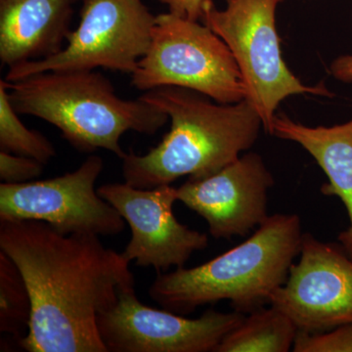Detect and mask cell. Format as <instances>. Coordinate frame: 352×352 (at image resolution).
Wrapping results in <instances>:
<instances>
[{"label":"cell","mask_w":352,"mask_h":352,"mask_svg":"<svg viewBox=\"0 0 352 352\" xmlns=\"http://www.w3.org/2000/svg\"><path fill=\"white\" fill-rule=\"evenodd\" d=\"M0 250L24 278L32 302L29 330L19 340L29 352H108L99 315L134 288L122 252L99 236L64 235L38 220H0Z\"/></svg>","instance_id":"1"},{"label":"cell","mask_w":352,"mask_h":352,"mask_svg":"<svg viewBox=\"0 0 352 352\" xmlns=\"http://www.w3.org/2000/svg\"><path fill=\"white\" fill-rule=\"evenodd\" d=\"M80 24L54 56L8 68L6 82L47 71H94L132 75L151 43L156 16L142 0H80Z\"/></svg>","instance_id":"7"},{"label":"cell","mask_w":352,"mask_h":352,"mask_svg":"<svg viewBox=\"0 0 352 352\" xmlns=\"http://www.w3.org/2000/svg\"><path fill=\"white\" fill-rule=\"evenodd\" d=\"M29 289L12 259L0 252V332L21 340L31 320Z\"/></svg>","instance_id":"16"},{"label":"cell","mask_w":352,"mask_h":352,"mask_svg":"<svg viewBox=\"0 0 352 352\" xmlns=\"http://www.w3.org/2000/svg\"><path fill=\"white\" fill-rule=\"evenodd\" d=\"M298 329L277 307L259 308L222 339L214 352H288Z\"/></svg>","instance_id":"15"},{"label":"cell","mask_w":352,"mask_h":352,"mask_svg":"<svg viewBox=\"0 0 352 352\" xmlns=\"http://www.w3.org/2000/svg\"><path fill=\"white\" fill-rule=\"evenodd\" d=\"M274 184L261 156L249 153L217 173L188 178L177 201L207 221L215 239L245 237L268 219L267 193Z\"/></svg>","instance_id":"12"},{"label":"cell","mask_w":352,"mask_h":352,"mask_svg":"<svg viewBox=\"0 0 352 352\" xmlns=\"http://www.w3.org/2000/svg\"><path fill=\"white\" fill-rule=\"evenodd\" d=\"M302 236L298 215H270L249 239L212 261L159 273L150 298L182 315L221 300H228L234 311L251 314L270 305L273 294L286 283Z\"/></svg>","instance_id":"3"},{"label":"cell","mask_w":352,"mask_h":352,"mask_svg":"<svg viewBox=\"0 0 352 352\" xmlns=\"http://www.w3.org/2000/svg\"><path fill=\"white\" fill-rule=\"evenodd\" d=\"M270 305L288 315L300 332L352 324V259L342 248L303 233L300 261L292 264Z\"/></svg>","instance_id":"10"},{"label":"cell","mask_w":352,"mask_h":352,"mask_svg":"<svg viewBox=\"0 0 352 352\" xmlns=\"http://www.w3.org/2000/svg\"><path fill=\"white\" fill-rule=\"evenodd\" d=\"M103 160L92 155L78 170L45 180L0 185V220H38L64 235L113 236L126 220L95 191Z\"/></svg>","instance_id":"8"},{"label":"cell","mask_w":352,"mask_h":352,"mask_svg":"<svg viewBox=\"0 0 352 352\" xmlns=\"http://www.w3.org/2000/svg\"><path fill=\"white\" fill-rule=\"evenodd\" d=\"M295 352H352V324L339 326L321 333L298 331Z\"/></svg>","instance_id":"18"},{"label":"cell","mask_w":352,"mask_h":352,"mask_svg":"<svg viewBox=\"0 0 352 352\" xmlns=\"http://www.w3.org/2000/svg\"><path fill=\"white\" fill-rule=\"evenodd\" d=\"M219 10L205 0L201 21L219 36L235 58L245 88V99L258 111L264 131L272 135L279 104L292 95L333 97L324 85H303L283 60L275 23L284 0H226Z\"/></svg>","instance_id":"5"},{"label":"cell","mask_w":352,"mask_h":352,"mask_svg":"<svg viewBox=\"0 0 352 352\" xmlns=\"http://www.w3.org/2000/svg\"><path fill=\"white\" fill-rule=\"evenodd\" d=\"M80 0H0V61L11 67L63 50Z\"/></svg>","instance_id":"13"},{"label":"cell","mask_w":352,"mask_h":352,"mask_svg":"<svg viewBox=\"0 0 352 352\" xmlns=\"http://www.w3.org/2000/svg\"><path fill=\"white\" fill-rule=\"evenodd\" d=\"M97 193L131 228V239L122 252L129 263L166 272L171 267H184L193 252L208 245L206 234L176 219L173 207L177 194L171 185L141 189L126 182L108 183L99 187Z\"/></svg>","instance_id":"11"},{"label":"cell","mask_w":352,"mask_h":352,"mask_svg":"<svg viewBox=\"0 0 352 352\" xmlns=\"http://www.w3.org/2000/svg\"><path fill=\"white\" fill-rule=\"evenodd\" d=\"M245 315L207 310L196 319L143 305L134 288L120 292L117 303L99 315L108 352H210L239 326Z\"/></svg>","instance_id":"9"},{"label":"cell","mask_w":352,"mask_h":352,"mask_svg":"<svg viewBox=\"0 0 352 352\" xmlns=\"http://www.w3.org/2000/svg\"><path fill=\"white\" fill-rule=\"evenodd\" d=\"M330 71L340 82H352V55H344L333 60Z\"/></svg>","instance_id":"21"},{"label":"cell","mask_w":352,"mask_h":352,"mask_svg":"<svg viewBox=\"0 0 352 352\" xmlns=\"http://www.w3.org/2000/svg\"><path fill=\"white\" fill-rule=\"evenodd\" d=\"M206 97L177 87L155 88L139 97L166 113L171 126L147 154L126 153L122 159L127 184L152 189L182 176L206 177L234 163L254 144L263 120L247 99L212 104Z\"/></svg>","instance_id":"2"},{"label":"cell","mask_w":352,"mask_h":352,"mask_svg":"<svg viewBox=\"0 0 352 352\" xmlns=\"http://www.w3.org/2000/svg\"><path fill=\"white\" fill-rule=\"evenodd\" d=\"M9 99L6 80H0V149L38 160L45 164L56 156L52 143L43 133L21 122Z\"/></svg>","instance_id":"17"},{"label":"cell","mask_w":352,"mask_h":352,"mask_svg":"<svg viewBox=\"0 0 352 352\" xmlns=\"http://www.w3.org/2000/svg\"><path fill=\"white\" fill-rule=\"evenodd\" d=\"M166 4L170 12L192 21L201 19V6L205 0H159Z\"/></svg>","instance_id":"20"},{"label":"cell","mask_w":352,"mask_h":352,"mask_svg":"<svg viewBox=\"0 0 352 352\" xmlns=\"http://www.w3.org/2000/svg\"><path fill=\"white\" fill-rule=\"evenodd\" d=\"M6 85L16 112L56 126L78 152L104 149L124 159L120 140L126 131L154 135L168 120L140 98H120L110 80L94 69L43 72Z\"/></svg>","instance_id":"4"},{"label":"cell","mask_w":352,"mask_h":352,"mask_svg":"<svg viewBox=\"0 0 352 352\" xmlns=\"http://www.w3.org/2000/svg\"><path fill=\"white\" fill-rule=\"evenodd\" d=\"M272 135L302 146L327 175L329 183L321 191L339 197L346 208L349 226L338 240L352 259V120L339 126L309 127L287 116H275Z\"/></svg>","instance_id":"14"},{"label":"cell","mask_w":352,"mask_h":352,"mask_svg":"<svg viewBox=\"0 0 352 352\" xmlns=\"http://www.w3.org/2000/svg\"><path fill=\"white\" fill-rule=\"evenodd\" d=\"M131 85L143 91L187 88L220 104L245 99L239 67L226 43L207 25L170 12L156 16L149 50Z\"/></svg>","instance_id":"6"},{"label":"cell","mask_w":352,"mask_h":352,"mask_svg":"<svg viewBox=\"0 0 352 352\" xmlns=\"http://www.w3.org/2000/svg\"><path fill=\"white\" fill-rule=\"evenodd\" d=\"M44 164L32 157L0 152V179L3 183L18 184L32 182L43 173Z\"/></svg>","instance_id":"19"}]
</instances>
